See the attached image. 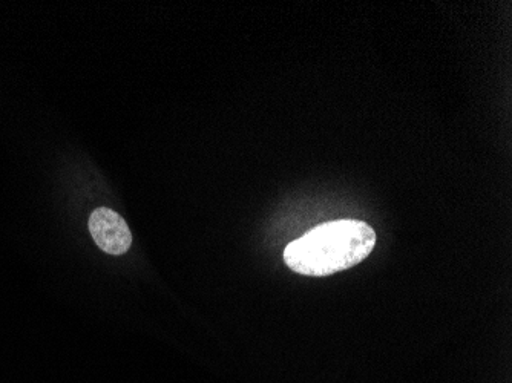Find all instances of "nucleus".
<instances>
[{
  "label": "nucleus",
  "mask_w": 512,
  "mask_h": 383,
  "mask_svg": "<svg viewBox=\"0 0 512 383\" xmlns=\"http://www.w3.org/2000/svg\"><path fill=\"white\" fill-rule=\"evenodd\" d=\"M375 246V230L367 223L332 221L292 241L284 250V261L299 275L319 278L358 266Z\"/></svg>",
  "instance_id": "obj_1"
},
{
  "label": "nucleus",
  "mask_w": 512,
  "mask_h": 383,
  "mask_svg": "<svg viewBox=\"0 0 512 383\" xmlns=\"http://www.w3.org/2000/svg\"><path fill=\"white\" fill-rule=\"evenodd\" d=\"M89 232L100 250L109 255H123L132 244V233L119 213L99 207L89 218Z\"/></svg>",
  "instance_id": "obj_2"
}]
</instances>
